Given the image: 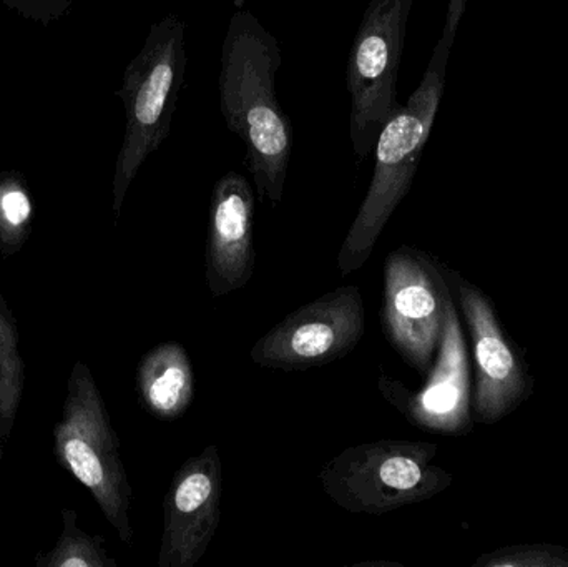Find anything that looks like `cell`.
Masks as SVG:
<instances>
[{"label":"cell","mask_w":568,"mask_h":567,"mask_svg":"<svg viewBox=\"0 0 568 567\" xmlns=\"http://www.w3.org/2000/svg\"><path fill=\"white\" fill-rule=\"evenodd\" d=\"M437 448L396 439L351 446L321 469V486L351 515L383 516L429 502L453 485V475L434 463Z\"/></svg>","instance_id":"cell-5"},{"label":"cell","mask_w":568,"mask_h":567,"mask_svg":"<svg viewBox=\"0 0 568 567\" xmlns=\"http://www.w3.org/2000/svg\"><path fill=\"white\" fill-rule=\"evenodd\" d=\"M222 493L223 465L215 445L180 466L163 502L159 567L199 565L219 531Z\"/></svg>","instance_id":"cell-11"},{"label":"cell","mask_w":568,"mask_h":567,"mask_svg":"<svg viewBox=\"0 0 568 567\" xmlns=\"http://www.w3.org/2000/svg\"><path fill=\"white\" fill-rule=\"evenodd\" d=\"M450 285L420 250L399 246L384 262V333L396 352L426 375L443 338Z\"/></svg>","instance_id":"cell-7"},{"label":"cell","mask_w":568,"mask_h":567,"mask_svg":"<svg viewBox=\"0 0 568 567\" xmlns=\"http://www.w3.org/2000/svg\"><path fill=\"white\" fill-rule=\"evenodd\" d=\"M427 373L417 392L383 375L381 393L410 425L443 435H467L473 429L469 355L453 296L447 302L439 350Z\"/></svg>","instance_id":"cell-10"},{"label":"cell","mask_w":568,"mask_h":567,"mask_svg":"<svg viewBox=\"0 0 568 567\" xmlns=\"http://www.w3.org/2000/svg\"><path fill=\"white\" fill-rule=\"evenodd\" d=\"M366 330L363 295L339 286L290 313L253 345L250 358L262 368L304 372L349 355Z\"/></svg>","instance_id":"cell-8"},{"label":"cell","mask_w":568,"mask_h":567,"mask_svg":"<svg viewBox=\"0 0 568 567\" xmlns=\"http://www.w3.org/2000/svg\"><path fill=\"white\" fill-rule=\"evenodd\" d=\"M476 567H568V551L546 543L507 546L487 553L474 563Z\"/></svg>","instance_id":"cell-17"},{"label":"cell","mask_w":568,"mask_h":567,"mask_svg":"<svg viewBox=\"0 0 568 567\" xmlns=\"http://www.w3.org/2000/svg\"><path fill=\"white\" fill-rule=\"evenodd\" d=\"M414 0H371L347 60L349 135L354 153L373 152L384 123L400 109L397 73Z\"/></svg>","instance_id":"cell-6"},{"label":"cell","mask_w":568,"mask_h":567,"mask_svg":"<svg viewBox=\"0 0 568 567\" xmlns=\"http://www.w3.org/2000/svg\"><path fill=\"white\" fill-rule=\"evenodd\" d=\"M255 196L245 176L226 173L212 193L205 275L215 298L245 288L255 272Z\"/></svg>","instance_id":"cell-12"},{"label":"cell","mask_w":568,"mask_h":567,"mask_svg":"<svg viewBox=\"0 0 568 567\" xmlns=\"http://www.w3.org/2000/svg\"><path fill=\"white\" fill-rule=\"evenodd\" d=\"M283 57L278 40L250 10L233 13L220 62V107L229 129L245 146V162L260 196L273 206L284 195L291 125L276 99Z\"/></svg>","instance_id":"cell-1"},{"label":"cell","mask_w":568,"mask_h":567,"mask_svg":"<svg viewBox=\"0 0 568 567\" xmlns=\"http://www.w3.org/2000/svg\"><path fill=\"white\" fill-rule=\"evenodd\" d=\"M457 30L444 27L433 59L406 105L384 123L377 135L369 189L337 253V270L347 276L366 265L399 203L406 199L433 132L446 87L447 62Z\"/></svg>","instance_id":"cell-2"},{"label":"cell","mask_w":568,"mask_h":567,"mask_svg":"<svg viewBox=\"0 0 568 567\" xmlns=\"http://www.w3.org/2000/svg\"><path fill=\"white\" fill-rule=\"evenodd\" d=\"M52 436L57 462L89 489L122 543L132 546V486L109 409L92 369L83 362L73 363L62 418L53 426Z\"/></svg>","instance_id":"cell-4"},{"label":"cell","mask_w":568,"mask_h":567,"mask_svg":"<svg viewBox=\"0 0 568 567\" xmlns=\"http://www.w3.org/2000/svg\"><path fill=\"white\" fill-rule=\"evenodd\" d=\"M79 2L83 0H0L7 9L43 27L62 19Z\"/></svg>","instance_id":"cell-18"},{"label":"cell","mask_w":568,"mask_h":567,"mask_svg":"<svg viewBox=\"0 0 568 567\" xmlns=\"http://www.w3.org/2000/svg\"><path fill=\"white\" fill-rule=\"evenodd\" d=\"M3 438H2V435H0V462H2V458H3Z\"/></svg>","instance_id":"cell-19"},{"label":"cell","mask_w":568,"mask_h":567,"mask_svg":"<svg viewBox=\"0 0 568 567\" xmlns=\"http://www.w3.org/2000/svg\"><path fill=\"white\" fill-rule=\"evenodd\" d=\"M33 203L29 183L19 170L0 172V255L12 256L29 242Z\"/></svg>","instance_id":"cell-15"},{"label":"cell","mask_w":568,"mask_h":567,"mask_svg":"<svg viewBox=\"0 0 568 567\" xmlns=\"http://www.w3.org/2000/svg\"><path fill=\"white\" fill-rule=\"evenodd\" d=\"M185 67L183 20L179 16L163 17L150 29L142 49L126 65L119 90L125 109V135L112 183L116 219L139 170L169 136Z\"/></svg>","instance_id":"cell-3"},{"label":"cell","mask_w":568,"mask_h":567,"mask_svg":"<svg viewBox=\"0 0 568 567\" xmlns=\"http://www.w3.org/2000/svg\"><path fill=\"white\" fill-rule=\"evenodd\" d=\"M136 388L143 405L156 418L185 415L195 398V373L186 350L176 342L150 350L136 369Z\"/></svg>","instance_id":"cell-13"},{"label":"cell","mask_w":568,"mask_h":567,"mask_svg":"<svg viewBox=\"0 0 568 567\" xmlns=\"http://www.w3.org/2000/svg\"><path fill=\"white\" fill-rule=\"evenodd\" d=\"M473 342L476 389L473 412L477 423L494 425L532 395L534 382L523 356L507 338L489 296L459 273H449Z\"/></svg>","instance_id":"cell-9"},{"label":"cell","mask_w":568,"mask_h":567,"mask_svg":"<svg viewBox=\"0 0 568 567\" xmlns=\"http://www.w3.org/2000/svg\"><path fill=\"white\" fill-rule=\"evenodd\" d=\"M26 388V363L19 352L16 316L0 295V435H12L17 412Z\"/></svg>","instance_id":"cell-14"},{"label":"cell","mask_w":568,"mask_h":567,"mask_svg":"<svg viewBox=\"0 0 568 567\" xmlns=\"http://www.w3.org/2000/svg\"><path fill=\"white\" fill-rule=\"evenodd\" d=\"M62 533L49 553H40L37 567H116L103 546L102 536H92L79 528V515L62 509Z\"/></svg>","instance_id":"cell-16"}]
</instances>
